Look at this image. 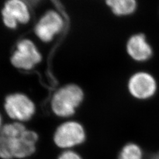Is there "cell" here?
<instances>
[{
  "instance_id": "cell-1",
  "label": "cell",
  "mask_w": 159,
  "mask_h": 159,
  "mask_svg": "<svg viewBox=\"0 0 159 159\" xmlns=\"http://www.w3.org/2000/svg\"><path fill=\"white\" fill-rule=\"evenodd\" d=\"M38 134L22 123L12 122L0 129V158L24 159L35 152Z\"/></svg>"
},
{
  "instance_id": "cell-2",
  "label": "cell",
  "mask_w": 159,
  "mask_h": 159,
  "mask_svg": "<svg viewBox=\"0 0 159 159\" xmlns=\"http://www.w3.org/2000/svg\"><path fill=\"white\" fill-rule=\"evenodd\" d=\"M85 98L83 89L77 84H68L54 93L51 108L56 116L68 118L73 116L82 105Z\"/></svg>"
},
{
  "instance_id": "cell-3",
  "label": "cell",
  "mask_w": 159,
  "mask_h": 159,
  "mask_svg": "<svg viewBox=\"0 0 159 159\" xmlns=\"http://www.w3.org/2000/svg\"><path fill=\"white\" fill-rule=\"evenodd\" d=\"M87 139L86 129L77 121H67L57 127L53 135V141L57 147L66 150H73L85 143Z\"/></svg>"
},
{
  "instance_id": "cell-4",
  "label": "cell",
  "mask_w": 159,
  "mask_h": 159,
  "mask_svg": "<svg viewBox=\"0 0 159 159\" xmlns=\"http://www.w3.org/2000/svg\"><path fill=\"white\" fill-rule=\"evenodd\" d=\"M3 107L10 119L22 123L31 119L36 112L35 104L23 93H13L6 96Z\"/></svg>"
},
{
  "instance_id": "cell-5",
  "label": "cell",
  "mask_w": 159,
  "mask_h": 159,
  "mask_svg": "<svg viewBox=\"0 0 159 159\" xmlns=\"http://www.w3.org/2000/svg\"><path fill=\"white\" fill-rule=\"evenodd\" d=\"M129 93L134 99L145 101L156 95L158 91L157 79L146 71H138L132 74L127 84Z\"/></svg>"
},
{
  "instance_id": "cell-6",
  "label": "cell",
  "mask_w": 159,
  "mask_h": 159,
  "mask_svg": "<svg viewBox=\"0 0 159 159\" xmlns=\"http://www.w3.org/2000/svg\"><path fill=\"white\" fill-rule=\"evenodd\" d=\"M42 61V55L31 40L20 41L11 57L12 65L17 69L30 70Z\"/></svg>"
},
{
  "instance_id": "cell-7",
  "label": "cell",
  "mask_w": 159,
  "mask_h": 159,
  "mask_svg": "<svg viewBox=\"0 0 159 159\" xmlns=\"http://www.w3.org/2000/svg\"><path fill=\"white\" fill-rule=\"evenodd\" d=\"M65 26L62 15L55 10H49L40 18L34 27V33L43 43L51 42Z\"/></svg>"
},
{
  "instance_id": "cell-8",
  "label": "cell",
  "mask_w": 159,
  "mask_h": 159,
  "mask_svg": "<svg viewBox=\"0 0 159 159\" xmlns=\"http://www.w3.org/2000/svg\"><path fill=\"white\" fill-rule=\"evenodd\" d=\"M3 24L9 29H16L19 24H27L31 20L28 5L21 0H9L2 10Z\"/></svg>"
},
{
  "instance_id": "cell-9",
  "label": "cell",
  "mask_w": 159,
  "mask_h": 159,
  "mask_svg": "<svg viewBox=\"0 0 159 159\" xmlns=\"http://www.w3.org/2000/svg\"><path fill=\"white\" fill-rule=\"evenodd\" d=\"M125 49L128 56L137 62L148 61L154 54L152 47L145 34L142 33H135L129 37L126 42Z\"/></svg>"
},
{
  "instance_id": "cell-10",
  "label": "cell",
  "mask_w": 159,
  "mask_h": 159,
  "mask_svg": "<svg viewBox=\"0 0 159 159\" xmlns=\"http://www.w3.org/2000/svg\"><path fill=\"white\" fill-rule=\"evenodd\" d=\"M105 3L112 14L117 17L131 16L138 8L135 0H107Z\"/></svg>"
},
{
  "instance_id": "cell-11",
  "label": "cell",
  "mask_w": 159,
  "mask_h": 159,
  "mask_svg": "<svg viewBox=\"0 0 159 159\" xmlns=\"http://www.w3.org/2000/svg\"><path fill=\"white\" fill-rule=\"evenodd\" d=\"M117 159H144V152L137 143L129 142L121 147Z\"/></svg>"
},
{
  "instance_id": "cell-12",
  "label": "cell",
  "mask_w": 159,
  "mask_h": 159,
  "mask_svg": "<svg viewBox=\"0 0 159 159\" xmlns=\"http://www.w3.org/2000/svg\"><path fill=\"white\" fill-rule=\"evenodd\" d=\"M57 159H84L80 154L74 150L63 151Z\"/></svg>"
},
{
  "instance_id": "cell-13",
  "label": "cell",
  "mask_w": 159,
  "mask_h": 159,
  "mask_svg": "<svg viewBox=\"0 0 159 159\" xmlns=\"http://www.w3.org/2000/svg\"><path fill=\"white\" fill-rule=\"evenodd\" d=\"M148 159H159V151L152 154Z\"/></svg>"
},
{
  "instance_id": "cell-14",
  "label": "cell",
  "mask_w": 159,
  "mask_h": 159,
  "mask_svg": "<svg viewBox=\"0 0 159 159\" xmlns=\"http://www.w3.org/2000/svg\"><path fill=\"white\" fill-rule=\"evenodd\" d=\"M2 122H3V119H2V116L1 115V113H0V129H2V127H3V125H2Z\"/></svg>"
}]
</instances>
